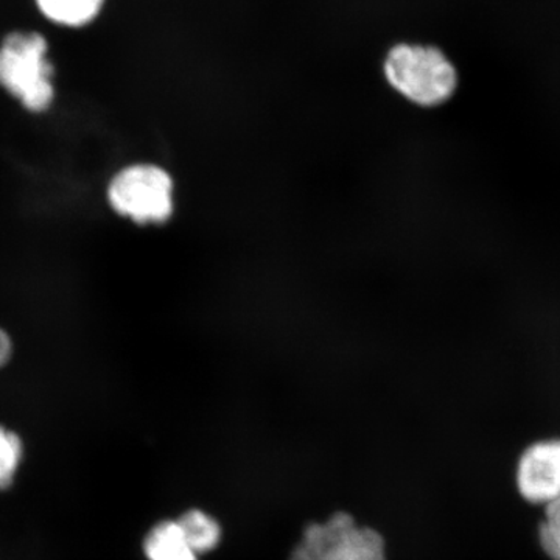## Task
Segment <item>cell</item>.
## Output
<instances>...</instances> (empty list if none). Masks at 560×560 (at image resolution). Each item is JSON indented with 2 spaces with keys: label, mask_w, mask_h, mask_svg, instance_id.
<instances>
[{
  "label": "cell",
  "mask_w": 560,
  "mask_h": 560,
  "mask_svg": "<svg viewBox=\"0 0 560 560\" xmlns=\"http://www.w3.org/2000/svg\"><path fill=\"white\" fill-rule=\"evenodd\" d=\"M385 77L401 97L425 108L451 101L458 90V70L441 49L401 43L385 58Z\"/></svg>",
  "instance_id": "1"
},
{
  "label": "cell",
  "mask_w": 560,
  "mask_h": 560,
  "mask_svg": "<svg viewBox=\"0 0 560 560\" xmlns=\"http://www.w3.org/2000/svg\"><path fill=\"white\" fill-rule=\"evenodd\" d=\"M0 88L31 113H44L55 98L54 68L38 33H13L0 46Z\"/></svg>",
  "instance_id": "2"
},
{
  "label": "cell",
  "mask_w": 560,
  "mask_h": 560,
  "mask_svg": "<svg viewBox=\"0 0 560 560\" xmlns=\"http://www.w3.org/2000/svg\"><path fill=\"white\" fill-rule=\"evenodd\" d=\"M173 180L164 168L132 164L109 180L106 198L110 209L138 224H161L173 213Z\"/></svg>",
  "instance_id": "3"
},
{
  "label": "cell",
  "mask_w": 560,
  "mask_h": 560,
  "mask_svg": "<svg viewBox=\"0 0 560 560\" xmlns=\"http://www.w3.org/2000/svg\"><path fill=\"white\" fill-rule=\"evenodd\" d=\"M290 560H388L382 534L361 526L352 515L337 512L312 523L302 533Z\"/></svg>",
  "instance_id": "4"
},
{
  "label": "cell",
  "mask_w": 560,
  "mask_h": 560,
  "mask_svg": "<svg viewBox=\"0 0 560 560\" xmlns=\"http://www.w3.org/2000/svg\"><path fill=\"white\" fill-rule=\"evenodd\" d=\"M517 488L529 503L547 506L560 499V440L536 442L523 452Z\"/></svg>",
  "instance_id": "5"
},
{
  "label": "cell",
  "mask_w": 560,
  "mask_h": 560,
  "mask_svg": "<svg viewBox=\"0 0 560 560\" xmlns=\"http://www.w3.org/2000/svg\"><path fill=\"white\" fill-rule=\"evenodd\" d=\"M142 548L147 560H200L176 521L156 523L143 539Z\"/></svg>",
  "instance_id": "6"
},
{
  "label": "cell",
  "mask_w": 560,
  "mask_h": 560,
  "mask_svg": "<svg viewBox=\"0 0 560 560\" xmlns=\"http://www.w3.org/2000/svg\"><path fill=\"white\" fill-rule=\"evenodd\" d=\"M189 541L191 550L198 556L215 550L223 536L220 523L201 510H189L176 521Z\"/></svg>",
  "instance_id": "7"
},
{
  "label": "cell",
  "mask_w": 560,
  "mask_h": 560,
  "mask_svg": "<svg viewBox=\"0 0 560 560\" xmlns=\"http://www.w3.org/2000/svg\"><path fill=\"white\" fill-rule=\"evenodd\" d=\"M105 0H36L44 16L68 27L90 24L101 13Z\"/></svg>",
  "instance_id": "8"
},
{
  "label": "cell",
  "mask_w": 560,
  "mask_h": 560,
  "mask_svg": "<svg viewBox=\"0 0 560 560\" xmlns=\"http://www.w3.org/2000/svg\"><path fill=\"white\" fill-rule=\"evenodd\" d=\"M24 455V442L20 434L0 425V493L13 486Z\"/></svg>",
  "instance_id": "9"
},
{
  "label": "cell",
  "mask_w": 560,
  "mask_h": 560,
  "mask_svg": "<svg viewBox=\"0 0 560 560\" xmlns=\"http://www.w3.org/2000/svg\"><path fill=\"white\" fill-rule=\"evenodd\" d=\"M539 540L541 548L552 560H560V499L545 508V518L540 523Z\"/></svg>",
  "instance_id": "10"
},
{
  "label": "cell",
  "mask_w": 560,
  "mask_h": 560,
  "mask_svg": "<svg viewBox=\"0 0 560 560\" xmlns=\"http://www.w3.org/2000/svg\"><path fill=\"white\" fill-rule=\"evenodd\" d=\"M14 345L9 331L0 327V370L13 359Z\"/></svg>",
  "instance_id": "11"
}]
</instances>
